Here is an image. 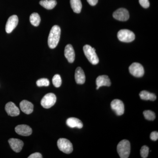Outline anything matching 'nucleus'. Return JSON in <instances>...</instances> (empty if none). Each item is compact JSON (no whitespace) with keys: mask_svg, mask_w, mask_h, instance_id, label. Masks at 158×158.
I'll return each instance as SVG.
<instances>
[{"mask_svg":"<svg viewBox=\"0 0 158 158\" xmlns=\"http://www.w3.org/2000/svg\"><path fill=\"white\" fill-rule=\"evenodd\" d=\"M61 35V29L59 26H54L51 29L48 38V44L50 48H55L59 43Z\"/></svg>","mask_w":158,"mask_h":158,"instance_id":"obj_1","label":"nucleus"},{"mask_svg":"<svg viewBox=\"0 0 158 158\" xmlns=\"http://www.w3.org/2000/svg\"><path fill=\"white\" fill-rule=\"evenodd\" d=\"M117 151L121 158H127L131 152V144L127 140L120 141L117 146Z\"/></svg>","mask_w":158,"mask_h":158,"instance_id":"obj_2","label":"nucleus"},{"mask_svg":"<svg viewBox=\"0 0 158 158\" xmlns=\"http://www.w3.org/2000/svg\"><path fill=\"white\" fill-rule=\"evenodd\" d=\"M84 53L88 61L93 65H97L99 62L98 57L95 52V49L89 45H85L83 48Z\"/></svg>","mask_w":158,"mask_h":158,"instance_id":"obj_3","label":"nucleus"},{"mask_svg":"<svg viewBox=\"0 0 158 158\" xmlns=\"http://www.w3.org/2000/svg\"><path fill=\"white\" fill-rule=\"evenodd\" d=\"M57 146L61 151L66 154H70L73 151V144L68 139L61 138L57 141Z\"/></svg>","mask_w":158,"mask_h":158,"instance_id":"obj_4","label":"nucleus"},{"mask_svg":"<svg viewBox=\"0 0 158 158\" xmlns=\"http://www.w3.org/2000/svg\"><path fill=\"white\" fill-rule=\"evenodd\" d=\"M117 37L122 42L129 43L133 41L135 36L134 33L130 30L123 29L118 31Z\"/></svg>","mask_w":158,"mask_h":158,"instance_id":"obj_5","label":"nucleus"},{"mask_svg":"<svg viewBox=\"0 0 158 158\" xmlns=\"http://www.w3.org/2000/svg\"><path fill=\"white\" fill-rule=\"evenodd\" d=\"M56 97L53 93H50L46 94L41 101V105L45 109H49L56 103Z\"/></svg>","mask_w":158,"mask_h":158,"instance_id":"obj_6","label":"nucleus"},{"mask_svg":"<svg viewBox=\"0 0 158 158\" xmlns=\"http://www.w3.org/2000/svg\"><path fill=\"white\" fill-rule=\"evenodd\" d=\"M129 69L131 74L136 77H141L144 75V68L140 63L137 62L132 63L130 65Z\"/></svg>","mask_w":158,"mask_h":158,"instance_id":"obj_7","label":"nucleus"},{"mask_svg":"<svg viewBox=\"0 0 158 158\" xmlns=\"http://www.w3.org/2000/svg\"><path fill=\"white\" fill-rule=\"evenodd\" d=\"M111 107L118 116H121L124 113V104L120 100H113L111 103Z\"/></svg>","mask_w":158,"mask_h":158,"instance_id":"obj_8","label":"nucleus"},{"mask_svg":"<svg viewBox=\"0 0 158 158\" xmlns=\"http://www.w3.org/2000/svg\"><path fill=\"white\" fill-rule=\"evenodd\" d=\"M113 16L118 20L126 21L129 18V13L126 9L120 8L114 11Z\"/></svg>","mask_w":158,"mask_h":158,"instance_id":"obj_9","label":"nucleus"},{"mask_svg":"<svg viewBox=\"0 0 158 158\" xmlns=\"http://www.w3.org/2000/svg\"><path fill=\"white\" fill-rule=\"evenodd\" d=\"M19 19L16 15L10 16L7 21L6 26V31L8 34L11 33L13 30L17 27Z\"/></svg>","mask_w":158,"mask_h":158,"instance_id":"obj_10","label":"nucleus"},{"mask_svg":"<svg viewBox=\"0 0 158 158\" xmlns=\"http://www.w3.org/2000/svg\"><path fill=\"white\" fill-rule=\"evenodd\" d=\"M5 110L9 116H16L19 115V109L12 102H9L6 104Z\"/></svg>","mask_w":158,"mask_h":158,"instance_id":"obj_11","label":"nucleus"},{"mask_svg":"<svg viewBox=\"0 0 158 158\" xmlns=\"http://www.w3.org/2000/svg\"><path fill=\"white\" fill-rule=\"evenodd\" d=\"M15 130L17 134L21 136H30L32 133V129L27 125H19L15 127Z\"/></svg>","mask_w":158,"mask_h":158,"instance_id":"obj_12","label":"nucleus"},{"mask_svg":"<svg viewBox=\"0 0 158 158\" xmlns=\"http://www.w3.org/2000/svg\"><path fill=\"white\" fill-rule=\"evenodd\" d=\"M9 143L11 149L16 152H19L22 149L24 143L22 141L16 138H10Z\"/></svg>","mask_w":158,"mask_h":158,"instance_id":"obj_13","label":"nucleus"},{"mask_svg":"<svg viewBox=\"0 0 158 158\" xmlns=\"http://www.w3.org/2000/svg\"><path fill=\"white\" fill-rule=\"evenodd\" d=\"M97 90L102 86L110 87L111 85V81L107 75L99 76L96 79Z\"/></svg>","mask_w":158,"mask_h":158,"instance_id":"obj_14","label":"nucleus"},{"mask_svg":"<svg viewBox=\"0 0 158 158\" xmlns=\"http://www.w3.org/2000/svg\"><path fill=\"white\" fill-rule=\"evenodd\" d=\"M64 55L69 63H73L75 60V54L72 45L67 44L65 47Z\"/></svg>","mask_w":158,"mask_h":158,"instance_id":"obj_15","label":"nucleus"},{"mask_svg":"<svg viewBox=\"0 0 158 158\" xmlns=\"http://www.w3.org/2000/svg\"><path fill=\"white\" fill-rule=\"evenodd\" d=\"M19 106L21 110L26 114H31L34 110V105L33 104L26 100L21 102Z\"/></svg>","mask_w":158,"mask_h":158,"instance_id":"obj_16","label":"nucleus"},{"mask_svg":"<svg viewBox=\"0 0 158 158\" xmlns=\"http://www.w3.org/2000/svg\"><path fill=\"white\" fill-rule=\"evenodd\" d=\"M75 79L77 84L79 85H83L85 83L86 77L85 73L81 67H77L76 69Z\"/></svg>","mask_w":158,"mask_h":158,"instance_id":"obj_17","label":"nucleus"},{"mask_svg":"<svg viewBox=\"0 0 158 158\" xmlns=\"http://www.w3.org/2000/svg\"><path fill=\"white\" fill-rule=\"evenodd\" d=\"M66 124L70 128L77 127L81 129L83 127L82 121L78 118L74 117H70L66 120Z\"/></svg>","mask_w":158,"mask_h":158,"instance_id":"obj_18","label":"nucleus"},{"mask_svg":"<svg viewBox=\"0 0 158 158\" xmlns=\"http://www.w3.org/2000/svg\"><path fill=\"white\" fill-rule=\"evenodd\" d=\"M40 4L45 9L50 10L56 6L57 2L56 0H41L40 2Z\"/></svg>","mask_w":158,"mask_h":158,"instance_id":"obj_19","label":"nucleus"},{"mask_svg":"<svg viewBox=\"0 0 158 158\" xmlns=\"http://www.w3.org/2000/svg\"><path fill=\"white\" fill-rule=\"evenodd\" d=\"M141 99L144 100H150L154 101L156 99V96L154 94L150 93L146 90H143L139 94Z\"/></svg>","mask_w":158,"mask_h":158,"instance_id":"obj_20","label":"nucleus"},{"mask_svg":"<svg viewBox=\"0 0 158 158\" xmlns=\"http://www.w3.org/2000/svg\"><path fill=\"white\" fill-rule=\"evenodd\" d=\"M70 5L74 12L80 13L81 11L82 5L81 0H70Z\"/></svg>","mask_w":158,"mask_h":158,"instance_id":"obj_21","label":"nucleus"},{"mask_svg":"<svg viewBox=\"0 0 158 158\" xmlns=\"http://www.w3.org/2000/svg\"><path fill=\"white\" fill-rule=\"evenodd\" d=\"M30 20L31 24L35 27H37L40 23V17L38 13L34 12L32 13L30 16Z\"/></svg>","mask_w":158,"mask_h":158,"instance_id":"obj_22","label":"nucleus"},{"mask_svg":"<svg viewBox=\"0 0 158 158\" xmlns=\"http://www.w3.org/2000/svg\"><path fill=\"white\" fill-rule=\"evenodd\" d=\"M145 118L148 120H154L156 118L155 113L151 110H145L143 112Z\"/></svg>","mask_w":158,"mask_h":158,"instance_id":"obj_23","label":"nucleus"},{"mask_svg":"<svg viewBox=\"0 0 158 158\" xmlns=\"http://www.w3.org/2000/svg\"><path fill=\"white\" fill-rule=\"evenodd\" d=\"M53 85L56 88H59L62 85V79L59 74H56L52 78Z\"/></svg>","mask_w":158,"mask_h":158,"instance_id":"obj_24","label":"nucleus"},{"mask_svg":"<svg viewBox=\"0 0 158 158\" xmlns=\"http://www.w3.org/2000/svg\"><path fill=\"white\" fill-rule=\"evenodd\" d=\"M36 84L38 87H48L50 85V82L48 79L41 78L37 80Z\"/></svg>","mask_w":158,"mask_h":158,"instance_id":"obj_25","label":"nucleus"},{"mask_svg":"<svg viewBox=\"0 0 158 158\" xmlns=\"http://www.w3.org/2000/svg\"><path fill=\"white\" fill-rule=\"evenodd\" d=\"M149 148L146 145L142 146L140 150L141 157L143 158H147L149 153Z\"/></svg>","mask_w":158,"mask_h":158,"instance_id":"obj_26","label":"nucleus"},{"mask_svg":"<svg viewBox=\"0 0 158 158\" xmlns=\"http://www.w3.org/2000/svg\"><path fill=\"white\" fill-rule=\"evenodd\" d=\"M139 3L142 7L147 9L149 7L150 3L148 0H139Z\"/></svg>","mask_w":158,"mask_h":158,"instance_id":"obj_27","label":"nucleus"},{"mask_svg":"<svg viewBox=\"0 0 158 158\" xmlns=\"http://www.w3.org/2000/svg\"><path fill=\"white\" fill-rule=\"evenodd\" d=\"M150 138L153 141H156L158 139V133L157 131L152 132L150 135Z\"/></svg>","mask_w":158,"mask_h":158,"instance_id":"obj_28","label":"nucleus"},{"mask_svg":"<svg viewBox=\"0 0 158 158\" xmlns=\"http://www.w3.org/2000/svg\"><path fill=\"white\" fill-rule=\"evenodd\" d=\"M28 158H43L42 155L39 152L34 153L31 155Z\"/></svg>","mask_w":158,"mask_h":158,"instance_id":"obj_29","label":"nucleus"},{"mask_svg":"<svg viewBox=\"0 0 158 158\" xmlns=\"http://www.w3.org/2000/svg\"><path fill=\"white\" fill-rule=\"evenodd\" d=\"M87 1L91 6H95L98 2V0H87Z\"/></svg>","mask_w":158,"mask_h":158,"instance_id":"obj_30","label":"nucleus"}]
</instances>
